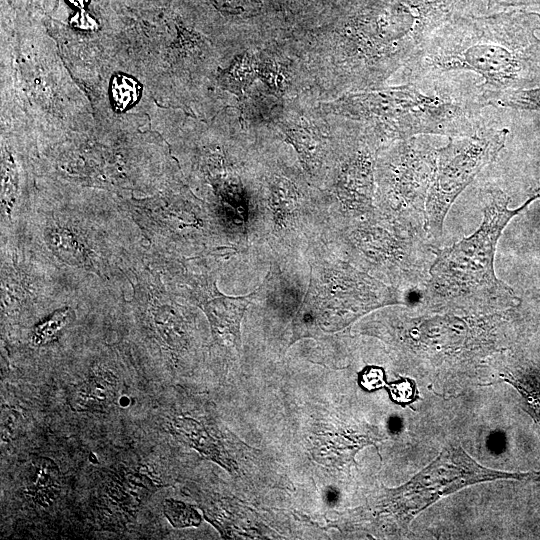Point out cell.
Wrapping results in <instances>:
<instances>
[{
	"mask_svg": "<svg viewBox=\"0 0 540 540\" xmlns=\"http://www.w3.org/2000/svg\"><path fill=\"white\" fill-rule=\"evenodd\" d=\"M540 16L513 12L438 27L405 65L408 80L439 79L486 106L540 86Z\"/></svg>",
	"mask_w": 540,
	"mask_h": 540,
	"instance_id": "1",
	"label": "cell"
},
{
	"mask_svg": "<svg viewBox=\"0 0 540 540\" xmlns=\"http://www.w3.org/2000/svg\"><path fill=\"white\" fill-rule=\"evenodd\" d=\"M62 269L84 279L124 290L127 272L144 245L143 236L122 203L34 200L17 225Z\"/></svg>",
	"mask_w": 540,
	"mask_h": 540,
	"instance_id": "2",
	"label": "cell"
},
{
	"mask_svg": "<svg viewBox=\"0 0 540 540\" xmlns=\"http://www.w3.org/2000/svg\"><path fill=\"white\" fill-rule=\"evenodd\" d=\"M534 200L530 195L520 207L510 209V197L497 186L488 187L479 228L449 247L434 248L419 306L442 312H489L519 305L514 290L495 274V253L505 227Z\"/></svg>",
	"mask_w": 540,
	"mask_h": 540,
	"instance_id": "3",
	"label": "cell"
},
{
	"mask_svg": "<svg viewBox=\"0 0 540 540\" xmlns=\"http://www.w3.org/2000/svg\"><path fill=\"white\" fill-rule=\"evenodd\" d=\"M484 105L469 90L439 79H415L399 86L346 95L337 110L371 123L380 146L416 135L461 137L486 126Z\"/></svg>",
	"mask_w": 540,
	"mask_h": 540,
	"instance_id": "4",
	"label": "cell"
},
{
	"mask_svg": "<svg viewBox=\"0 0 540 540\" xmlns=\"http://www.w3.org/2000/svg\"><path fill=\"white\" fill-rule=\"evenodd\" d=\"M451 0H397L378 14L355 17L339 43L345 73L372 87L406 65L449 12Z\"/></svg>",
	"mask_w": 540,
	"mask_h": 540,
	"instance_id": "5",
	"label": "cell"
},
{
	"mask_svg": "<svg viewBox=\"0 0 540 540\" xmlns=\"http://www.w3.org/2000/svg\"><path fill=\"white\" fill-rule=\"evenodd\" d=\"M342 256L359 270L402 292L420 291L435 257L426 233L373 214L332 228Z\"/></svg>",
	"mask_w": 540,
	"mask_h": 540,
	"instance_id": "6",
	"label": "cell"
},
{
	"mask_svg": "<svg viewBox=\"0 0 540 540\" xmlns=\"http://www.w3.org/2000/svg\"><path fill=\"white\" fill-rule=\"evenodd\" d=\"M307 291L292 321L297 339H319L379 308L406 305L405 292L337 257L314 256Z\"/></svg>",
	"mask_w": 540,
	"mask_h": 540,
	"instance_id": "7",
	"label": "cell"
},
{
	"mask_svg": "<svg viewBox=\"0 0 540 540\" xmlns=\"http://www.w3.org/2000/svg\"><path fill=\"white\" fill-rule=\"evenodd\" d=\"M440 147L434 135H416L377 153L374 203L383 215L427 234L426 201Z\"/></svg>",
	"mask_w": 540,
	"mask_h": 540,
	"instance_id": "8",
	"label": "cell"
},
{
	"mask_svg": "<svg viewBox=\"0 0 540 540\" xmlns=\"http://www.w3.org/2000/svg\"><path fill=\"white\" fill-rule=\"evenodd\" d=\"M509 130L484 126L470 136L450 137L441 146L426 201V232L438 247L445 218L458 196L505 145Z\"/></svg>",
	"mask_w": 540,
	"mask_h": 540,
	"instance_id": "9",
	"label": "cell"
},
{
	"mask_svg": "<svg viewBox=\"0 0 540 540\" xmlns=\"http://www.w3.org/2000/svg\"><path fill=\"white\" fill-rule=\"evenodd\" d=\"M495 479L540 481V471L519 473L486 468L460 446H448L409 482L390 490L386 505L401 525L406 527L441 496L474 483Z\"/></svg>",
	"mask_w": 540,
	"mask_h": 540,
	"instance_id": "10",
	"label": "cell"
},
{
	"mask_svg": "<svg viewBox=\"0 0 540 540\" xmlns=\"http://www.w3.org/2000/svg\"><path fill=\"white\" fill-rule=\"evenodd\" d=\"M380 149L369 132L355 138L340 159L332 184L333 199L326 212L329 228L338 227L377 211L375 165Z\"/></svg>",
	"mask_w": 540,
	"mask_h": 540,
	"instance_id": "11",
	"label": "cell"
},
{
	"mask_svg": "<svg viewBox=\"0 0 540 540\" xmlns=\"http://www.w3.org/2000/svg\"><path fill=\"white\" fill-rule=\"evenodd\" d=\"M324 216L312 212L294 183L282 176H273L261 207L260 232L272 237L274 245L291 248L301 236H307Z\"/></svg>",
	"mask_w": 540,
	"mask_h": 540,
	"instance_id": "12",
	"label": "cell"
},
{
	"mask_svg": "<svg viewBox=\"0 0 540 540\" xmlns=\"http://www.w3.org/2000/svg\"><path fill=\"white\" fill-rule=\"evenodd\" d=\"M160 480L149 466L119 467L110 471L99 490L97 511L107 525L130 522L142 503L159 487Z\"/></svg>",
	"mask_w": 540,
	"mask_h": 540,
	"instance_id": "13",
	"label": "cell"
},
{
	"mask_svg": "<svg viewBox=\"0 0 540 540\" xmlns=\"http://www.w3.org/2000/svg\"><path fill=\"white\" fill-rule=\"evenodd\" d=\"M118 388L116 374L104 365L95 364L70 392L67 402L76 412L104 413L115 402Z\"/></svg>",
	"mask_w": 540,
	"mask_h": 540,
	"instance_id": "14",
	"label": "cell"
},
{
	"mask_svg": "<svg viewBox=\"0 0 540 540\" xmlns=\"http://www.w3.org/2000/svg\"><path fill=\"white\" fill-rule=\"evenodd\" d=\"M170 430L179 441L233 473V464L226 450L201 423L193 418L180 416L172 420Z\"/></svg>",
	"mask_w": 540,
	"mask_h": 540,
	"instance_id": "15",
	"label": "cell"
},
{
	"mask_svg": "<svg viewBox=\"0 0 540 540\" xmlns=\"http://www.w3.org/2000/svg\"><path fill=\"white\" fill-rule=\"evenodd\" d=\"M24 489L34 503L49 507L61 489V474L57 464L48 457L33 459L26 472Z\"/></svg>",
	"mask_w": 540,
	"mask_h": 540,
	"instance_id": "16",
	"label": "cell"
},
{
	"mask_svg": "<svg viewBox=\"0 0 540 540\" xmlns=\"http://www.w3.org/2000/svg\"><path fill=\"white\" fill-rule=\"evenodd\" d=\"M77 313L70 304L53 309L40 319L30 330V343L35 348H43L57 342L75 322Z\"/></svg>",
	"mask_w": 540,
	"mask_h": 540,
	"instance_id": "17",
	"label": "cell"
},
{
	"mask_svg": "<svg viewBox=\"0 0 540 540\" xmlns=\"http://www.w3.org/2000/svg\"><path fill=\"white\" fill-rule=\"evenodd\" d=\"M283 133L297 150L304 168L313 173L322 163L324 157V140L315 130L308 126H284Z\"/></svg>",
	"mask_w": 540,
	"mask_h": 540,
	"instance_id": "18",
	"label": "cell"
},
{
	"mask_svg": "<svg viewBox=\"0 0 540 540\" xmlns=\"http://www.w3.org/2000/svg\"><path fill=\"white\" fill-rule=\"evenodd\" d=\"M256 63L249 54L240 56L225 75L228 89L241 94L258 75Z\"/></svg>",
	"mask_w": 540,
	"mask_h": 540,
	"instance_id": "19",
	"label": "cell"
},
{
	"mask_svg": "<svg viewBox=\"0 0 540 540\" xmlns=\"http://www.w3.org/2000/svg\"><path fill=\"white\" fill-rule=\"evenodd\" d=\"M163 513L176 528L198 526L201 523V517L193 507L174 499L165 500Z\"/></svg>",
	"mask_w": 540,
	"mask_h": 540,
	"instance_id": "20",
	"label": "cell"
},
{
	"mask_svg": "<svg viewBox=\"0 0 540 540\" xmlns=\"http://www.w3.org/2000/svg\"><path fill=\"white\" fill-rule=\"evenodd\" d=\"M496 106L540 112V86L510 93L503 97Z\"/></svg>",
	"mask_w": 540,
	"mask_h": 540,
	"instance_id": "21",
	"label": "cell"
},
{
	"mask_svg": "<svg viewBox=\"0 0 540 540\" xmlns=\"http://www.w3.org/2000/svg\"><path fill=\"white\" fill-rule=\"evenodd\" d=\"M384 371L379 367H367L360 373V384L368 391L383 386Z\"/></svg>",
	"mask_w": 540,
	"mask_h": 540,
	"instance_id": "22",
	"label": "cell"
},
{
	"mask_svg": "<svg viewBox=\"0 0 540 540\" xmlns=\"http://www.w3.org/2000/svg\"><path fill=\"white\" fill-rule=\"evenodd\" d=\"M498 2L506 5H534L540 4V0H497Z\"/></svg>",
	"mask_w": 540,
	"mask_h": 540,
	"instance_id": "23",
	"label": "cell"
},
{
	"mask_svg": "<svg viewBox=\"0 0 540 540\" xmlns=\"http://www.w3.org/2000/svg\"><path fill=\"white\" fill-rule=\"evenodd\" d=\"M531 195L534 196L536 199H540V187L535 189Z\"/></svg>",
	"mask_w": 540,
	"mask_h": 540,
	"instance_id": "24",
	"label": "cell"
}]
</instances>
